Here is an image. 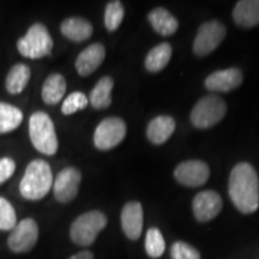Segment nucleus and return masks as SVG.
I'll list each match as a JSON object with an SVG mask.
<instances>
[{
	"label": "nucleus",
	"mask_w": 259,
	"mask_h": 259,
	"mask_svg": "<svg viewBox=\"0 0 259 259\" xmlns=\"http://www.w3.org/2000/svg\"><path fill=\"white\" fill-rule=\"evenodd\" d=\"M61 34L73 42H83L92 37L93 25L88 19L82 17H69L60 25Z\"/></svg>",
	"instance_id": "17"
},
{
	"label": "nucleus",
	"mask_w": 259,
	"mask_h": 259,
	"mask_svg": "<svg viewBox=\"0 0 259 259\" xmlns=\"http://www.w3.org/2000/svg\"><path fill=\"white\" fill-rule=\"evenodd\" d=\"M121 228L130 240H138L143 231V208L139 202H128L121 210Z\"/></svg>",
	"instance_id": "13"
},
{
	"label": "nucleus",
	"mask_w": 259,
	"mask_h": 259,
	"mask_svg": "<svg viewBox=\"0 0 259 259\" xmlns=\"http://www.w3.org/2000/svg\"><path fill=\"white\" fill-rule=\"evenodd\" d=\"M125 16V9L120 2H109L105 10V25L108 31H115L120 27Z\"/></svg>",
	"instance_id": "26"
},
{
	"label": "nucleus",
	"mask_w": 259,
	"mask_h": 259,
	"mask_svg": "<svg viewBox=\"0 0 259 259\" xmlns=\"http://www.w3.org/2000/svg\"><path fill=\"white\" fill-rule=\"evenodd\" d=\"M107 222V216L100 210H92L82 213L71 225V240L78 246L93 245L100 232L106 228Z\"/></svg>",
	"instance_id": "4"
},
{
	"label": "nucleus",
	"mask_w": 259,
	"mask_h": 259,
	"mask_svg": "<svg viewBox=\"0 0 259 259\" xmlns=\"http://www.w3.org/2000/svg\"><path fill=\"white\" fill-rule=\"evenodd\" d=\"M166 250V241L158 228H150L145 238V251L150 258H160Z\"/></svg>",
	"instance_id": "25"
},
{
	"label": "nucleus",
	"mask_w": 259,
	"mask_h": 259,
	"mask_svg": "<svg viewBox=\"0 0 259 259\" xmlns=\"http://www.w3.org/2000/svg\"><path fill=\"white\" fill-rule=\"evenodd\" d=\"M16 170V162L11 157L0 158V185L8 181L14 176Z\"/></svg>",
	"instance_id": "30"
},
{
	"label": "nucleus",
	"mask_w": 259,
	"mask_h": 259,
	"mask_svg": "<svg viewBox=\"0 0 259 259\" xmlns=\"http://www.w3.org/2000/svg\"><path fill=\"white\" fill-rule=\"evenodd\" d=\"M241 83L242 72L236 67L215 71L205 79L206 89L216 93H228L240 87Z\"/></svg>",
	"instance_id": "14"
},
{
	"label": "nucleus",
	"mask_w": 259,
	"mask_h": 259,
	"mask_svg": "<svg viewBox=\"0 0 259 259\" xmlns=\"http://www.w3.org/2000/svg\"><path fill=\"white\" fill-rule=\"evenodd\" d=\"M17 225V215L12 204L0 197V231H12Z\"/></svg>",
	"instance_id": "27"
},
{
	"label": "nucleus",
	"mask_w": 259,
	"mask_h": 259,
	"mask_svg": "<svg viewBox=\"0 0 259 259\" xmlns=\"http://www.w3.org/2000/svg\"><path fill=\"white\" fill-rule=\"evenodd\" d=\"M82 174L74 167H65L61 169L53 181V193L59 203L66 204L76 198L78 194Z\"/></svg>",
	"instance_id": "10"
},
{
	"label": "nucleus",
	"mask_w": 259,
	"mask_h": 259,
	"mask_svg": "<svg viewBox=\"0 0 259 259\" xmlns=\"http://www.w3.org/2000/svg\"><path fill=\"white\" fill-rule=\"evenodd\" d=\"M222 198L215 191L206 190L197 193L192 202L194 218L199 222H208L221 212Z\"/></svg>",
	"instance_id": "12"
},
{
	"label": "nucleus",
	"mask_w": 259,
	"mask_h": 259,
	"mask_svg": "<svg viewBox=\"0 0 259 259\" xmlns=\"http://www.w3.org/2000/svg\"><path fill=\"white\" fill-rule=\"evenodd\" d=\"M113 87H114V80L112 77L105 76L100 78L96 85L90 92L89 102L93 108L106 109L112 105Z\"/></svg>",
	"instance_id": "21"
},
{
	"label": "nucleus",
	"mask_w": 259,
	"mask_h": 259,
	"mask_svg": "<svg viewBox=\"0 0 259 259\" xmlns=\"http://www.w3.org/2000/svg\"><path fill=\"white\" fill-rule=\"evenodd\" d=\"M171 259H200V253L197 248L184 241H176L170 246Z\"/></svg>",
	"instance_id": "29"
},
{
	"label": "nucleus",
	"mask_w": 259,
	"mask_h": 259,
	"mask_svg": "<svg viewBox=\"0 0 259 259\" xmlns=\"http://www.w3.org/2000/svg\"><path fill=\"white\" fill-rule=\"evenodd\" d=\"M126 131V124L122 119L116 116L103 119L94 132V145L99 150H111L124 141Z\"/></svg>",
	"instance_id": "7"
},
{
	"label": "nucleus",
	"mask_w": 259,
	"mask_h": 259,
	"mask_svg": "<svg viewBox=\"0 0 259 259\" xmlns=\"http://www.w3.org/2000/svg\"><path fill=\"white\" fill-rule=\"evenodd\" d=\"M54 177L50 163L44 160H34L25 168L19 183V192L28 200H40L53 187Z\"/></svg>",
	"instance_id": "2"
},
{
	"label": "nucleus",
	"mask_w": 259,
	"mask_h": 259,
	"mask_svg": "<svg viewBox=\"0 0 259 259\" xmlns=\"http://www.w3.org/2000/svg\"><path fill=\"white\" fill-rule=\"evenodd\" d=\"M69 259H94L92 251H80L78 253L71 255Z\"/></svg>",
	"instance_id": "31"
},
{
	"label": "nucleus",
	"mask_w": 259,
	"mask_h": 259,
	"mask_svg": "<svg viewBox=\"0 0 259 259\" xmlns=\"http://www.w3.org/2000/svg\"><path fill=\"white\" fill-rule=\"evenodd\" d=\"M38 240V226L32 219L19 221L11 234L9 235L8 245L15 253H25L35 247Z\"/></svg>",
	"instance_id": "9"
},
{
	"label": "nucleus",
	"mask_w": 259,
	"mask_h": 259,
	"mask_svg": "<svg viewBox=\"0 0 259 259\" xmlns=\"http://www.w3.org/2000/svg\"><path fill=\"white\" fill-rule=\"evenodd\" d=\"M53 38L42 23H34L23 37L17 41V50L28 59H41L50 56L53 50Z\"/></svg>",
	"instance_id": "5"
},
{
	"label": "nucleus",
	"mask_w": 259,
	"mask_h": 259,
	"mask_svg": "<svg viewBox=\"0 0 259 259\" xmlns=\"http://www.w3.org/2000/svg\"><path fill=\"white\" fill-rule=\"evenodd\" d=\"M88 103L89 100L88 97L85 96V94L80 92H74L72 94H70V95L63 101V105H61V113H63L64 115L74 114V113L80 111V109L87 108Z\"/></svg>",
	"instance_id": "28"
},
{
	"label": "nucleus",
	"mask_w": 259,
	"mask_h": 259,
	"mask_svg": "<svg viewBox=\"0 0 259 259\" xmlns=\"http://www.w3.org/2000/svg\"><path fill=\"white\" fill-rule=\"evenodd\" d=\"M176 130V120L169 115H158L148 124L147 136L153 144L166 143Z\"/></svg>",
	"instance_id": "16"
},
{
	"label": "nucleus",
	"mask_w": 259,
	"mask_h": 259,
	"mask_svg": "<svg viewBox=\"0 0 259 259\" xmlns=\"http://www.w3.org/2000/svg\"><path fill=\"white\" fill-rule=\"evenodd\" d=\"M171 57V47L168 42H162L157 45L153 50L148 53L145 58L144 65L145 69L149 72H158V71L163 70L169 63Z\"/></svg>",
	"instance_id": "23"
},
{
	"label": "nucleus",
	"mask_w": 259,
	"mask_h": 259,
	"mask_svg": "<svg viewBox=\"0 0 259 259\" xmlns=\"http://www.w3.org/2000/svg\"><path fill=\"white\" fill-rule=\"evenodd\" d=\"M66 79L64 78L63 74L52 73L45 80L42 85L41 96L46 105L54 106L59 103L66 93Z\"/></svg>",
	"instance_id": "20"
},
{
	"label": "nucleus",
	"mask_w": 259,
	"mask_h": 259,
	"mask_svg": "<svg viewBox=\"0 0 259 259\" xmlns=\"http://www.w3.org/2000/svg\"><path fill=\"white\" fill-rule=\"evenodd\" d=\"M148 19L154 30L162 36H170L179 28L178 19L163 8H156L149 12Z\"/></svg>",
	"instance_id": "19"
},
{
	"label": "nucleus",
	"mask_w": 259,
	"mask_h": 259,
	"mask_svg": "<svg viewBox=\"0 0 259 259\" xmlns=\"http://www.w3.org/2000/svg\"><path fill=\"white\" fill-rule=\"evenodd\" d=\"M29 137L38 153L53 156L59 148L56 127L51 116L45 112H35L29 119Z\"/></svg>",
	"instance_id": "3"
},
{
	"label": "nucleus",
	"mask_w": 259,
	"mask_h": 259,
	"mask_svg": "<svg viewBox=\"0 0 259 259\" xmlns=\"http://www.w3.org/2000/svg\"><path fill=\"white\" fill-rule=\"evenodd\" d=\"M226 27L219 21L205 22L200 25L193 42V52L198 57H205L218 48L226 37Z\"/></svg>",
	"instance_id": "8"
},
{
	"label": "nucleus",
	"mask_w": 259,
	"mask_h": 259,
	"mask_svg": "<svg viewBox=\"0 0 259 259\" xmlns=\"http://www.w3.org/2000/svg\"><path fill=\"white\" fill-rule=\"evenodd\" d=\"M233 19L244 28L259 25V0H241L233 10Z\"/></svg>",
	"instance_id": "18"
},
{
	"label": "nucleus",
	"mask_w": 259,
	"mask_h": 259,
	"mask_svg": "<svg viewBox=\"0 0 259 259\" xmlns=\"http://www.w3.org/2000/svg\"><path fill=\"white\" fill-rule=\"evenodd\" d=\"M23 113L18 107L0 102V135L15 131L23 121Z\"/></svg>",
	"instance_id": "24"
},
{
	"label": "nucleus",
	"mask_w": 259,
	"mask_h": 259,
	"mask_svg": "<svg viewBox=\"0 0 259 259\" xmlns=\"http://www.w3.org/2000/svg\"><path fill=\"white\" fill-rule=\"evenodd\" d=\"M30 67L25 64H16L9 71L5 79L6 90L12 95L21 94L30 80Z\"/></svg>",
	"instance_id": "22"
},
{
	"label": "nucleus",
	"mask_w": 259,
	"mask_h": 259,
	"mask_svg": "<svg viewBox=\"0 0 259 259\" xmlns=\"http://www.w3.org/2000/svg\"><path fill=\"white\" fill-rule=\"evenodd\" d=\"M209 176V166L200 160L181 162L174 170V177L178 183L187 187H198L204 185L208 181Z\"/></svg>",
	"instance_id": "11"
},
{
	"label": "nucleus",
	"mask_w": 259,
	"mask_h": 259,
	"mask_svg": "<svg viewBox=\"0 0 259 259\" xmlns=\"http://www.w3.org/2000/svg\"><path fill=\"white\" fill-rule=\"evenodd\" d=\"M105 58L106 50L103 45L100 42H95L80 52L79 56L77 57L76 63H74V66L80 77H88L101 66Z\"/></svg>",
	"instance_id": "15"
},
{
	"label": "nucleus",
	"mask_w": 259,
	"mask_h": 259,
	"mask_svg": "<svg viewBox=\"0 0 259 259\" xmlns=\"http://www.w3.org/2000/svg\"><path fill=\"white\" fill-rule=\"evenodd\" d=\"M228 193L235 208L242 213H253L259 208V178L247 162H240L229 176Z\"/></svg>",
	"instance_id": "1"
},
{
	"label": "nucleus",
	"mask_w": 259,
	"mask_h": 259,
	"mask_svg": "<svg viewBox=\"0 0 259 259\" xmlns=\"http://www.w3.org/2000/svg\"><path fill=\"white\" fill-rule=\"evenodd\" d=\"M227 105L218 95H206L202 97L191 112V121L197 128H209L219 124L225 118Z\"/></svg>",
	"instance_id": "6"
}]
</instances>
